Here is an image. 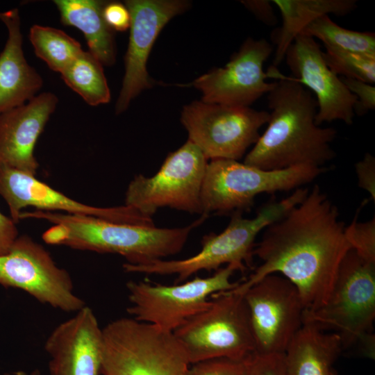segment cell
<instances>
[{
	"mask_svg": "<svg viewBox=\"0 0 375 375\" xmlns=\"http://www.w3.org/2000/svg\"><path fill=\"white\" fill-rule=\"evenodd\" d=\"M331 375H338V374L333 369V370L331 371Z\"/></svg>",
	"mask_w": 375,
	"mask_h": 375,
	"instance_id": "8d00e7d4",
	"label": "cell"
},
{
	"mask_svg": "<svg viewBox=\"0 0 375 375\" xmlns=\"http://www.w3.org/2000/svg\"><path fill=\"white\" fill-rule=\"evenodd\" d=\"M245 292L238 284L212 294L206 310L173 332L190 364L215 358L244 359L255 354Z\"/></svg>",
	"mask_w": 375,
	"mask_h": 375,
	"instance_id": "ba28073f",
	"label": "cell"
},
{
	"mask_svg": "<svg viewBox=\"0 0 375 375\" xmlns=\"http://www.w3.org/2000/svg\"><path fill=\"white\" fill-rule=\"evenodd\" d=\"M208 216L185 227L165 228L118 223L90 215L42 210L22 211L19 219H37L53 224L42 234L48 244L122 256L127 263L145 264L183 249L191 231Z\"/></svg>",
	"mask_w": 375,
	"mask_h": 375,
	"instance_id": "3957f363",
	"label": "cell"
},
{
	"mask_svg": "<svg viewBox=\"0 0 375 375\" xmlns=\"http://www.w3.org/2000/svg\"><path fill=\"white\" fill-rule=\"evenodd\" d=\"M256 354L285 353L303 324L305 308L297 288L272 274L244 293Z\"/></svg>",
	"mask_w": 375,
	"mask_h": 375,
	"instance_id": "4fadbf2b",
	"label": "cell"
},
{
	"mask_svg": "<svg viewBox=\"0 0 375 375\" xmlns=\"http://www.w3.org/2000/svg\"><path fill=\"white\" fill-rule=\"evenodd\" d=\"M53 2L61 22L83 33L89 51L103 65H114L116 60L114 32L103 16L106 2L99 0H55Z\"/></svg>",
	"mask_w": 375,
	"mask_h": 375,
	"instance_id": "7402d4cb",
	"label": "cell"
},
{
	"mask_svg": "<svg viewBox=\"0 0 375 375\" xmlns=\"http://www.w3.org/2000/svg\"><path fill=\"white\" fill-rule=\"evenodd\" d=\"M8 37L0 53V114L24 104L36 96L43 81L31 66L22 49L23 35L17 8L0 12Z\"/></svg>",
	"mask_w": 375,
	"mask_h": 375,
	"instance_id": "ffe728a7",
	"label": "cell"
},
{
	"mask_svg": "<svg viewBox=\"0 0 375 375\" xmlns=\"http://www.w3.org/2000/svg\"><path fill=\"white\" fill-rule=\"evenodd\" d=\"M358 186L369 193L375 201V158L366 153L362 160L355 165Z\"/></svg>",
	"mask_w": 375,
	"mask_h": 375,
	"instance_id": "1f68e13d",
	"label": "cell"
},
{
	"mask_svg": "<svg viewBox=\"0 0 375 375\" xmlns=\"http://www.w3.org/2000/svg\"><path fill=\"white\" fill-rule=\"evenodd\" d=\"M60 74L65 84L88 104L96 106L110 101L103 65L90 51L83 50Z\"/></svg>",
	"mask_w": 375,
	"mask_h": 375,
	"instance_id": "cb8c5ba5",
	"label": "cell"
},
{
	"mask_svg": "<svg viewBox=\"0 0 375 375\" xmlns=\"http://www.w3.org/2000/svg\"><path fill=\"white\" fill-rule=\"evenodd\" d=\"M124 4L131 15L130 35L116 114L125 111L135 97L152 86L153 81L147 70L151 48L167 23L190 5L181 0H127Z\"/></svg>",
	"mask_w": 375,
	"mask_h": 375,
	"instance_id": "9a60e30c",
	"label": "cell"
},
{
	"mask_svg": "<svg viewBox=\"0 0 375 375\" xmlns=\"http://www.w3.org/2000/svg\"><path fill=\"white\" fill-rule=\"evenodd\" d=\"M374 318L375 263L351 249L340 265L326 301L315 310L305 311L303 323L338 334L343 349L360 342L372 357Z\"/></svg>",
	"mask_w": 375,
	"mask_h": 375,
	"instance_id": "5b68a950",
	"label": "cell"
},
{
	"mask_svg": "<svg viewBox=\"0 0 375 375\" xmlns=\"http://www.w3.org/2000/svg\"><path fill=\"white\" fill-rule=\"evenodd\" d=\"M241 3L264 24L272 26L276 23L272 1L245 0Z\"/></svg>",
	"mask_w": 375,
	"mask_h": 375,
	"instance_id": "836d02e7",
	"label": "cell"
},
{
	"mask_svg": "<svg viewBox=\"0 0 375 375\" xmlns=\"http://www.w3.org/2000/svg\"><path fill=\"white\" fill-rule=\"evenodd\" d=\"M249 375H288L285 354H256L251 360Z\"/></svg>",
	"mask_w": 375,
	"mask_h": 375,
	"instance_id": "f546056e",
	"label": "cell"
},
{
	"mask_svg": "<svg viewBox=\"0 0 375 375\" xmlns=\"http://www.w3.org/2000/svg\"><path fill=\"white\" fill-rule=\"evenodd\" d=\"M4 375H41L40 372L38 369H34L28 372L24 371H17L5 374Z\"/></svg>",
	"mask_w": 375,
	"mask_h": 375,
	"instance_id": "d590c367",
	"label": "cell"
},
{
	"mask_svg": "<svg viewBox=\"0 0 375 375\" xmlns=\"http://www.w3.org/2000/svg\"><path fill=\"white\" fill-rule=\"evenodd\" d=\"M28 37L35 55L56 72L62 73L83 51L77 40L55 28L35 24Z\"/></svg>",
	"mask_w": 375,
	"mask_h": 375,
	"instance_id": "d4e9b609",
	"label": "cell"
},
{
	"mask_svg": "<svg viewBox=\"0 0 375 375\" xmlns=\"http://www.w3.org/2000/svg\"><path fill=\"white\" fill-rule=\"evenodd\" d=\"M340 78L357 99L355 113L362 115L375 108V87L372 84L351 78Z\"/></svg>",
	"mask_w": 375,
	"mask_h": 375,
	"instance_id": "4dcf8cb0",
	"label": "cell"
},
{
	"mask_svg": "<svg viewBox=\"0 0 375 375\" xmlns=\"http://www.w3.org/2000/svg\"><path fill=\"white\" fill-rule=\"evenodd\" d=\"M102 328L86 305L58 324L44 343L51 375H99Z\"/></svg>",
	"mask_w": 375,
	"mask_h": 375,
	"instance_id": "ac0fdd59",
	"label": "cell"
},
{
	"mask_svg": "<svg viewBox=\"0 0 375 375\" xmlns=\"http://www.w3.org/2000/svg\"><path fill=\"white\" fill-rule=\"evenodd\" d=\"M272 51L266 40L249 38L224 67L212 69L191 85L202 92L203 102L249 107L274 86L275 82H267L270 74L263 70Z\"/></svg>",
	"mask_w": 375,
	"mask_h": 375,
	"instance_id": "5bb4252c",
	"label": "cell"
},
{
	"mask_svg": "<svg viewBox=\"0 0 375 375\" xmlns=\"http://www.w3.org/2000/svg\"><path fill=\"white\" fill-rule=\"evenodd\" d=\"M269 112L249 107L194 101L184 106L181 121L188 140L208 160L241 159L260 137Z\"/></svg>",
	"mask_w": 375,
	"mask_h": 375,
	"instance_id": "8fae6325",
	"label": "cell"
},
{
	"mask_svg": "<svg viewBox=\"0 0 375 375\" xmlns=\"http://www.w3.org/2000/svg\"><path fill=\"white\" fill-rule=\"evenodd\" d=\"M0 195L6 202L12 219L17 224L22 210L28 206L36 210L62 211L68 214L94 216L118 223L154 226L145 217L125 205L101 208L78 202L31 175L0 164Z\"/></svg>",
	"mask_w": 375,
	"mask_h": 375,
	"instance_id": "2e32d148",
	"label": "cell"
},
{
	"mask_svg": "<svg viewBox=\"0 0 375 375\" xmlns=\"http://www.w3.org/2000/svg\"><path fill=\"white\" fill-rule=\"evenodd\" d=\"M235 271V266L228 265L211 276H197L174 285L128 281L126 288L131 305L127 312L139 322L173 333L191 317L206 310L212 294L235 288L240 283L231 281Z\"/></svg>",
	"mask_w": 375,
	"mask_h": 375,
	"instance_id": "9c48e42d",
	"label": "cell"
},
{
	"mask_svg": "<svg viewBox=\"0 0 375 375\" xmlns=\"http://www.w3.org/2000/svg\"><path fill=\"white\" fill-rule=\"evenodd\" d=\"M326 169L301 165L268 171L238 160H210L201 190L202 215L242 213L251 209L258 194L294 190L311 183Z\"/></svg>",
	"mask_w": 375,
	"mask_h": 375,
	"instance_id": "52a82bcc",
	"label": "cell"
},
{
	"mask_svg": "<svg viewBox=\"0 0 375 375\" xmlns=\"http://www.w3.org/2000/svg\"><path fill=\"white\" fill-rule=\"evenodd\" d=\"M58 102L52 92H42L0 114V164L35 176L34 148Z\"/></svg>",
	"mask_w": 375,
	"mask_h": 375,
	"instance_id": "d6986e66",
	"label": "cell"
},
{
	"mask_svg": "<svg viewBox=\"0 0 375 375\" xmlns=\"http://www.w3.org/2000/svg\"><path fill=\"white\" fill-rule=\"evenodd\" d=\"M300 34L322 41L325 47L375 56V35L341 27L323 15L308 25Z\"/></svg>",
	"mask_w": 375,
	"mask_h": 375,
	"instance_id": "484cf974",
	"label": "cell"
},
{
	"mask_svg": "<svg viewBox=\"0 0 375 375\" xmlns=\"http://www.w3.org/2000/svg\"><path fill=\"white\" fill-rule=\"evenodd\" d=\"M103 16L113 31H124L130 27L131 15L125 4L115 1L106 3Z\"/></svg>",
	"mask_w": 375,
	"mask_h": 375,
	"instance_id": "d6a6232c",
	"label": "cell"
},
{
	"mask_svg": "<svg viewBox=\"0 0 375 375\" xmlns=\"http://www.w3.org/2000/svg\"><path fill=\"white\" fill-rule=\"evenodd\" d=\"M272 2L278 8L282 17L281 26L275 36L274 67L281 64L294 39L315 19L330 14L344 16L357 8L355 0H274Z\"/></svg>",
	"mask_w": 375,
	"mask_h": 375,
	"instance_id": "603a6c76",
	"label": "cell"
},
{
	"mask_svg": "<svg viewBox=\"0 0 375 375\" xmlns=\"http://www.w3.org/2000/svg\"><path fill=\"white\" fill-rule=\"evenodd\" d=\"M340 216L338 207L315 185L300 203L263 230L253 250L261 264L240 288L247 290L265 276L278 274L297 288L305 311L322 306L351 249Z\"/></svg>",
	"mask_w": 375,
	"mask_h": 375,
	"instance_id": "6da1fadb",
	"label": "cell"
},
{
	"mask_svg": "<svg viewBox=\"0 0 375 375\" xmlns=\"http://www.w3.org/2000/svg\"><path fill=\"white\" fill-rule=\"evenodd\" d=\"M253 356L244 359L215 358L199 361L190 364L185 375H249Z\"/></svg>",
	"mask_w": 375,
	"mask_h": 375,
	"instance_id": "f1b7e54d",
	"label": "cell"
},
{
	"mask_svg": "<svg viewBox=\"0 0 375 375\" xmlns=\"http://www.w3.org/2000/svg\"><path fill=\"white\" fill-rule=\"evenodd\" d=\"M343 350L340 337L303 323L285 352L288 375H331Z\"/></svg>",
	"mask_w": 375,
	"mask_h": 375,
	"instance_id": "44dd1931",
	"label": "cell"
},
{
	"mask_svg": "<svg viewBox=\"0 0 375 375\" xmlns=\"http://www.w3.org/2000/svg\"><path fill=\"white\" fill-rule=\"evenodd\" d=\"M322 53L315 39L299 34L287 49L284 59L293 79L312 92L317 103V125L335 120L351 125L357 99L327 66Z\"/></svg>",
	"mask_w": 375,
	"mask_h": 375,
	"instance_id": "e0dca14e",
	"label": "cell"
},
{
	"mask_svg": "<svg viewBox=\"0 0 375 375\" xmlns=\"http://www.w3.org/2000/svg\"><path fill=\"white\" fill-rule=\"evenodd\" d=\"M102 375H185L188 355L173 333L122 317L102 328Z\"/></svg>",
	"mask_w": 375,
	"mask_h": 375,
	"instance_id": "8992f818",
	"label": "cell"
},
{
	"mask_svg": "<svg viewBox=\"0 0 375 375\" xmlns=\"http://www.w3.org/2000/svg\"><path fill=\"white\" fill-rule=\"evenodd\" d=\"M309 189L299 188L288 197L272 199L253 218H244L240 212L231 214L226 228L220 233L203 236L201 249L192 257L182 260H156L148 263H124L126 272L147 274H176V283L183 282L201 270H218L222 265H232L244 272L252 265L253 250L258 234L272 223L283 217L307 196Z\"/></svg>",
	"mask_w": 375,
	"mask_h": 375,
	"instance_id": "277c9868",
	"label": "cell"
},
{
	"mask_svg": "<svg viewBox=\"0 0 375 375\" xmlns=\"http://www.w3.org/2000/svg\"><path fill=\"white\" fill-rule=\"evenodd\" d=\"M322 55L327 66L338 76L374 83L375 56L329 47H325Z\"/></svg>",
	"mask_w": 375,
	"mask_h": 375,
	"instance_id": "4316f807",
	"label": "cell"
},
{
	"mask_svg": "<svg viewBox=\"0 0 375 375\" xmlns=\"http://www.w3.org/2000/svg\"><path fill=\"white\" fill-rule=\"evenodd\" d=\"M358 212L351 224L346 226L344 234L351 249L365 260L375 263V218L359 222Z\"/></svg>",
	"mask_w": 375,
	"mask_h": 375,
	"instance_id": "83f0119b",
	"label": "cell"
},
{
	"mask_svg": "<svg viewBox=\"0 0 375 375\" xmlns=\"http://www.w3.org/2000/svg\"><path fill=\"white\" fill-rule=\"evenodd\" d=\"M18 236L16 223L0 211V255L8 252Z\"/></svg>",
	"mask_w": 375,
	"mask_h": 375,
	"instance_id": "e575fe53",
	"label": "cell"
},
{
	"mask_svg": "<svg viewBox=\"0 0 375 375\" xmlns=\"http://www.w3.org/2000/svg\"><path fill=\"white\" fill-rule=\"evenodd\" d=\"M0 285L20 289L40 303L67 312L85 306L75 294L69 273L26 235L18 236L8 252L0 255Z\"/></svg>",
	"mask_w": 375,
	"mask_h": 375,
	"instance_id": "7c38bea8",
	"label": "cell"
},
{
	"mask_svg": "<svg viewBox=\"0 0 375 375\" xmlns=\"http://www.w3.org/2000/svg\"><path fill=\"white\" fill-rule=\"evenodd\" d=\"M208 159L190 140L169 153L153 176L138 174L125 193V206L152 218L162 207L202 215L201 190Z\"/></svg>",
	"mask_w": 375,
	"mask_h": 375,
	"instance_id": "30bf717a",
	"label": "cell"
},
{
	"mask_svg": "<svg viewBox=\"0 0 375 375\" xmlns=\"http://www.w3.org/2000/svg\"><path fill=\"white\" fill-rule=\"evenodd\" d=\"M276 78L278 81L267 93V126L244 163L268 171L324 167L335 156L331 144L337 131L316 124L317 103L311 92L278 71Z\"/></svg>",
	"mask_w": 375,
	"mask_h": 375,
	"instance_id": "7a4b0ae2",
	"label": "cell"
}]
</instances>
